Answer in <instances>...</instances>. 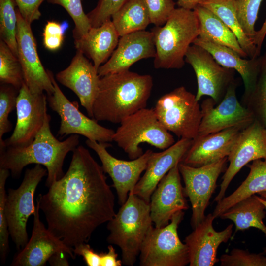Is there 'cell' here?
I'll return each instance as SVG.
<instances>
[{
  "label": "cell",
  "instance_id": "6",
  "mask_svg": "<svg viewBox=\"0 0 266 266\" xmlns=\"http://www.w3.org/2000/svg\"><path fill=\"white\" fill-rule=\"evenodd\" d=\"M113 136V141L131 160L144 153L139 145L146 143L165 150L174 142L172 135L160 122L153 109L144 108L124 119Z\"/></svg>",
  "mask_w": 266,
  "mask_h": 266
},
{
  "label": "cell",
  "instance_id": "19",
  "mask_svg": "<svg viewBox=\"0 0 266 266\" xmlns=\"http://www.w3.org/2000/svg\"><path fill=\"white\" fill-rule=\"evenodd\" d=\"M215 219L212 214H208L185 237L184 242L188 250L190 266H213L219 261L218 248L232 237L233 225L216 231L213 226Z\"/></svg>",
  "mask_w": 266,
  "mask_h": 266
},
{
  "label": "cell",
  "instance_id": "38",
  "mask_svg": "<svg viewBox=\"0 0 266 266\" xmlns=\"http://www.w3.org/2000/svg\"><path fill=\"white\" fill-rule=\"evenodd\" d=\"M10 174L9 170L0 168V255L4 264L9 252L8 226L5 214V201L7 193L5 185Z\"/></svg>",
  "mask_w": 266,
  "mask_h": 266
},
{
  "label": "cell",
  "instance_id": "13",
  "mask_svg": "<svg viewBox=\"0 0 266 266\" xmlns=\"http://www.w3.org/2000/svg\"><path fill=\"white\" fill-rule=\"evenodd\" d=\"M185 61L191 66L196 76V100L199 101L203 96H207L218 104L235 81V71L222 66L206 50L193 44L189 47Z\"/></svg>",
  "mask_w": 266,
  "mask_h": 266
},
{
  "label": "cell",
  "instance_id": "42",
  "mask_svg": "<svg viewBox=\"0 0 266 266\" xmlns=\"http://www.w3.org/2000/svg\"><path fill=\"white\" fill-rule=\"evenodd\" d=\"M45 47L51 51L59 49L64 40L63 32L61 25L55 21L46 23L43 33Z\"/></svg>",
  "mask_w": 266,
  "mask_h": 266
},
{
  "label": "cell",
  "instance_id": "35",
  "mask_svg": "<svg viewBox=\"0 0 266 266\" xmlns=\"http://www.w3.org/2000/svg\"><path fill=\"white\" fill-rule=\"evenodd\" d=\"M18 90L13 86L1 84L0 87V146L4 143V134L10 132L12 125L8 120L9 114L16 108Z\"/></svg>",
  "mask_w": 266,
  "mask_h": 266
},
{
  "label": "cell",
  "instance_id": "4",
  "mask_svg": "<svg viewBox=\"0 0 266 266\" xmlns=\"http://www.w3.org/2000/svg\"><path fill=\"white\" fill-rule=\"evenodd\" d=\"M156 48L155 68L180 69L186 54L199 36L200 26L194 10L175 8L166 23L151 31Z\"/></svg>",
  "mask_w": 266,
  "mask_h": 266
},
{
  "label": "cell",
  "instance_id": "18",
  "mask_svg": "<svg viewBox=\"0 0 266 266\" xmlns=\"http://www.w3.org/2000/svg\"><path fill=\"white\" fill-rule=\"evenodd\" d=\"M39 205L36 200L31 237L25 247L13 258L10 266H43L50 257L64 252L75 259L73 249L67 246L46 228L40 219Z\"/></svg>",
  "mask_w": 266,
  "mask_h": 266
},
{
  "label": "cell",
  "instance_id": "10",
  "mask_svg": "<svg viewBox=\"0 0 266 266\" xmlns=\"http://www.w3.org/2000/svg\"><path fill=\"white\" fill-rule=\"evenodd\" d=\"M54 86V91L48 95L47 102L51 109L59 115L61 121L58 134L64 137L69 134H79L88 139L99 142L113 141L115 131L103 127L95 119L81 112L77 102H71L57 84L52 73L48 70Z\"/></svg>",
  "mask_w": 266,
  "mask_h": 266
},
{
  "label": "cell",
  "instance_id": "9",
  "mask_svg": "<svg viewBox=\"0 0 266 266\" xmlns=\"http://www.w3.org/2000/svg\"><path fill=\"white\" fill-rule=\"evenodd\" d=\"M47 170L41 165H36L25 172L23 180L17 189L8 190L5 201V214L10 236L17 249L21 250L28 243L27 224L29 218L36 210L34 196Z\"/></svg>",
  "mask_w": 266,
  "mask_h": 266
},
{
  "label": "cell",
  "instance_id": "47",
  "mask_svg": "<svg viewBox=\"0 0 266 266\" xmlns=\"http://www.w3.org/2000/svg\"><path fill=\"white\" fill-rule=\"evenodd\" d=\"M65 254H67L64 252L56 253L50 257L48 262L52 266H68L69 262Z\"/></svg>",
  "mask_w": 266,
  "mask_h": 266
},
{
  "label": "cell",
  "instance_id": "12",
  "mask_svg": "<svg viewBox=\"0 0 266 266\" xmlns=\"http://www.w3.org/2000/svg\"><path fill=\"white\" fill-rule=\"evenodd\" d=\"M236 85L235 81L231 84L217 104L210 97L202 101L200 105L202 117L197 136L233 127H246L253 122L255 118L253 112L237 99Z\"/></svg>",
  "mask_w": 266,
  "mask_h": 266
},
{
  "label": "cell",
  "instance_id": "43",
  "mask_svg": "<svg viewBox=\"0 0 266 266\" xmlns=\"http://www.w3.org/2000/svg\"><path fill=\"white\" fill-rule=\"evenodd\" d=\"M23 19L31 24L41 16L39 6L44 0H14Z\"/></svg>",
  "mask_w": 266,
  "mask_h": 266
},
{
  "label": "cell",
  "instance_id": "39",
  "mask_svg": "<svg viewBox=\"0 0 266 266\" xmlns=\"http://www.w3.org/2000/svg\"><path fill=\"white\" fill-rule=\"evenodd\" d=\"M219 261L221 266H266V256L262 253H251L237 248L222 255Z\"/></svg>",
  "mask_w": 266,
  "mask_h": 266
},
{
  "label": "cell",
  "instance_id": "29",
  "mask_svg": "<svg viewBox=\"0 0 266 266\" xmlns=\"http://www.w3.org/2000/svg\"><path fill=\"white\" fill-rule=\"evenodd\" d=\"M265 210L263 204L254 195L236 203L219 217L234 223L235 228L232 236L239 231L254 227L262 231L266 237V226L263 221L265 217ZM262 253L266 254V247Z\"/></svg>",
  "mask_w": 266,
  "mask_h": 266
},
{
  "label": "cell",
  "instance_id": "3",
  "mask_svg": "<svg viewBox=\"0 0 266 266\" xmlns=\"http://www.w3.org/2000/svg\"><path fill=\"white\" fill-rule=\"evenodd\" d=\"M51 116L47 114L44 124L29 145L0 148V168L9 170L19 177L23 168L32 164L44 166L47 170L45 185L48 188L64 175L63 166L66 155L79 143L78 134L64 141L57 139L50 128Z\"/></svg>",
  "mask_w": 266,
  "mask_h": 266
},
{
  "label": "cell",
  "instance_id": "1",
  "mask_svg": "<svg viewBox=\"0 0 266 266\" xmlns=\"http://www.w3.org/2000/svg\"><path fill=\"white\" fill-rule=\"evenodd\" d=\"M72 153L66 172L36 200L47 229L73 249L88 243L95 230L116 213L114 195L102 166L82 145Z\"/></svg>",
  "mask_w": 266,
  "mask_h": 266
},
{
  "label": "cell",
  "instance_id": "27",
  "mask_svg": "<svg viewBox=\"0 0 266 266\" xmlns=\"http://www.w3.org/2000/svg\"><path fill=\"white\" fill-rule=\"evenodd\" d=\"M247 166L250 172L245 180L233 193L217 202L212 213L215 218L242 200L266 191V160H255Z\"/></svg>",
  "mask_w": 266,
  "mask_h": 266
},
{
  "label": "cell",
  "instance_id": "22",
  "mask_svg": "<svg viewBox=\"0 0 266 266\" xmlns=\"http://www.w3.org/2000/svg\"><path fill=\"white\" fill-rule=\"evenodd\" d=\"M156 48L151 32L141 30L120 37L110 58L98 69L100 77L129 70L135 62L143 59L155 58Z\"/></svg>",
  "mask_w": 266,
  "mask_h": 266
},
{
  "label": "cell",
  "instance_id": "36",
  "mask_svg": "<svg viewBox=\"0 0 266 266\" xmlns=\"http://www.w3.org/2000/svg\"><path fill=\"white\" fill-rule=\"evenodd\" d=\"M262 0H233L240 25L245 34L253 42L256 31L255 24Z\"/></svg>",
  "mask_w": 266,
  "mask_h": 266
},
{
  "label": "cell",
  "instance_id": "8",
  "mask_svg": "<svg viewBox=\"0 0 266 266\" xmlns=\"http://www.w3.org/2000/svg\"><path fill=\"white\" fill-rule=\"evenodd\" d=\"M184 216V211H179L166 226L150 228L141 247L140 266H185L189 264L187 246L181 241L177 232Z\"/></svg>",
  "mask_w": 266,
  "mask_h": 266
},
{
  "label": "cell",
  "instance_id": "32",
  "mask_svg": "<svg viewBox=\"0 0 266 266\" xmlns=\"http://www.w3.org/2000/svg\"><path fill=\"white\" fill-rule=\"evenodd\" d=\"M0 81L19 90L25 82L22 67L19 60L8 46L0 41Z\"/></svg>",
  "mask_w": 266,
  "mask_h": 266
},
{
  "label": "cell",
  "instance_id": "5",
  "mask_svg": "<svg viewBox=\"0 0 266 266\" xmlns=\"http://www.w3.org/2000/svg\"><path fill=\"white\" fill-rule=\"evenodd\" d=\"M152 222L150 203L130 192L107 226L110 231L107 241L120 248L124 265L132 266L135 263Z\"/></svg>",
  "mask_w": 266,
  "mask_h": 266
},
{
  "label": "cell",
  "instance_id": "16",
  "mask_svg": "<svg viewBox=\"0 0 266 266\" xmlns=\"http://www.w3.org/2000/svg\"><path fill=\"white\" fill-rule=\"evenodd\" d=\"M261 159L266 160V129L255 119L241 131L228 156L229 165L222 176L220 191L214 201L218 202L225 197L230 183L244 166Z\"/></svg>",
  "mask_w": 266,
  "mask_h": 266
},
{
  "label": "cell",
  "instance_id": "11",
  "mask_svg": "<svg viewBox=\"0 0 266 266\" xmlns=\"http://www.w3.org/2000/svg\"><path fill=\"white\" fill-rule=\"evenodd\" d=\"M228 157L205 166L194 167L182 162L178 168L185 186L184 193L192 206L191 224L194 229L205 217V212L217 186V179L225 171Z\"/></svg>",
  "mask_w": 266,
  "mask_h": 266
},
{
  "label": "cell",
  "instance_id": "25",
  "mask_svg": "<svg viewBox=\"0 0 266 266\" xmlns=\"http://www.w3.org/2000/svg\"><path fill=\"white\" fill-rule=\"evenodd\" d=\"M193 44L200 46L209 52L222 66L236 71L241 76L244 87L243 99L253 91L259 73L262 56L254 59L244 58L233 49L197 37Z\"/></svg>",
  "mask_w": 266,
  "mask_h": 266
},
{
  "label": "cell",
  "instance_id": "45",
  "mask_svg": "<svg viewBox=\"0 0 266 266\" xmlns=\"http://www.w3.org/2000/svg\"><path fill=\"white\" fill-rule=\"evenodd\" d=\"M101 266H121L122 261L117 259L118 255L113 247L110 245L108 246L106 253L101 252Z\"/></svg>",
  "mask_w": 266,
  "mask_h": 266
},
{
  "label": "cell",
  "instance_id": "15",
  "mask_svg": "<svg viewBox=\"0 0 266 266\" xmlns=\"http://www.w3.org/2000/svg\"><path fill=\"white\" fill-rule=\"evenodd\" d=\"M85 143L98 156L104 172L107 173L112 180L118 202L120 205H123L127 200L130 192L139 180L141 174L145 170L152 150L148 149L139 157L126 161L116 158L107 151V148L111 146L108 143L88 139Z\"/></svg>",
  "mask_w": 266,
  "mask_h": 266
},
{
  "label": "cell",
  "instance_id": "33",
  "mask_svg": "<svg viewBox=\"0 0 266 266\" xmlns=\"http://www.w3.org/2000/svg\"><path fill=\"white\" fill-rule=\"evenodd\" d=\"M255 118L266 129V51L262 56L259 73L255 87L244 100Z\"/></svg>",
  "mask_w": 266,
  "mask_h": 266
},
{
  "label": "cell",
  "instance_id": "2",
  "mask_svg": "<svg viewBox=\"0 0 266 266\" xmlns=\"http://www.w3.org/2000/svg\"><path fill=\"white\" fill-rule=\"evenodd\" d=\"M153 86L151 75L129 70L101 77L93 106V119L120 123L129 115L146 108Z\"/></svg>",
  "mask_w": 266,
  "mask_h": 266
},
{
  "label": "cell",
  "instance_id": "34",
  "mask_svg": "<svg viewBox=\"0 0 266 266\" xmlns=\"http://www.w3.org/2000/svg\"><path fill=\"white\" fill-rule=\"evenodd\" d=\"M14 0H0V36L18 57L17 16Z\"/></svg>",
  "mask_w": 266,
  "mask_h": 266
},
{
  "label": "cell",
  "instance_id": "44",
  "mask_svg": "<svg viewBox=\"0 0 266 266\" xmlns=\"http://www.w3.org/2000/svg\"><path fill=\"white\" fill-rule=\"evenodd\" d=\"M75 255L83 257L88 266H101V257L100 253L95 252L87 243H81L73 249Z\"/></svg>",
  "mask_w": 266,
  "mask_h": 266
},
{
  "label": "cell",
  "instance_id": "17",
  "mask_svg": "<svg viewBox=\"0 0 266 266\" xmlns=\"http://www.w3.org/2000/svg\"><path fill=\"white\" fill-rule=\"evenodd\" d=\"M16 39L18 58L21 65L25 83L33 94L54 91V86L47 70L44 69L38 56L35 38L31 24L22 17L18 9Z\"/></svg>",
  "mask_w": 266,
  "mask_h": 266
},
{
  "label": "cell",
  "instance_id": "21",
  "mask_svg": "<svg viewBox=\"0 0 266 266\" xmlns=\"http://www.w3.org/2000/svg\"><path fill=\"white\" fill-rule=\"evenodd\" d=\"M178 165L161 179L151 196L150 216L156 228L166 226L176 213L189 207Z\"/></svg>",
  "mask_w": 266,
  "mask_h": 266
},
{
  "label": "cell",
  "instance_id": "41",
  "mask_svg": "<svg viewBox=\"0 0 266 266\" xmlns=\"http://www.w3.org/2000/svg\"><path fill=\"white\" fill-rule=\"evenodd\" d=\"M148 11L151 23L155 26L164 25L174 9L173 0H143Z\"/></svg>",
  "mask_w": 266,
  "mask_h": 266
},
{
  "label": "cell",
  "instance_id": "28",
  "mask_svg": "<svg viewBox=\"0 0 266 266\" xmlns=\"http://www.w3.org/2000/svg\"><path fill=\"white\" fill-rule=\"evenodd\" d=\"M195 11L200 26L199 36L203 39L229 47L244 58H248L233 32L214 13L199 5Z\"/></svg>",
  "mask_w": 266,
  "mask_h": 266
},
{
  "label": "cell",
  "instance_id": "20",
  "mask_svg": "<svg viewBox=\"0 0 266 266\" xmlns=\"http://www.w3.org/2000/svg\"><path fill=\"white\" fill-rule=\"evenodd\" d=\"M57 80L78 97L89 117L93 119V106L97 96L100 77L98 69L77 50L70 65L56 75Z\"/></svg>",
  "mask_w": 266,
  "mask_h": 266
},
{
  "label": "cell",
  "instance_id": "37",
  "mask_svg": "<svg viewBox=\"0 0 266 266\" xmlns=\"http://www.w3.org/2000/svg\"><path fill=\"white\" fill-rule=\"evenodd\" d=\"M47 1L62 6L70 16L75 24L73 31L74 39L85 35L91 28L88 16L83 9L82 0H47Z\"/></svg>",
  "mask_w": 266,
  "mask_h": 266
},
{
  "label": "cell",
  "instance_id": "26",
  "mask_svg": "<svg viewBox=\"0 0 266 266\" xmlns=\"http://www.w3.org/2000/svg\"><path fill=\"white\" fill-rule=\"evenodd\" d=\"M120 36L112 20L97 27H91L83 36L74 39L77 50L91 59L96 69L111 56L119 42Z\"/></svg>",
  "mask_w": 266,
  "mask_h": 266
},
{
  "label": "cell",
  "instance_id": "49",
  "mask_svg": "<svg viewBox=\"0 0 266 266\" xmlns=\"http://www.w3.org/2000/svg\"><path fill=\"white\" fill-rule=\"evenodd\" d=\"M259 196H257L258 199L263 204L266 210V191L258 193Z\"/></svg>",
  "mask_w": 266,
  "mask_h": 266
},
{
  "label": "cell",
  "instance_id": "23",
  "mask_svg": "<svg viewBox=\"0 0 266 266\" xmlns=\"http://www.w3.org/2000/svg\"><path fill=\"white\" fill-rule=\"evenodd\" d=\"M191 139L180 138L160 152H152L145 172L131 191L147 202L159 182L174 166L181 162L192 144Z\"/></svg>",
  "mask_w": 266,
  "mask_h": 266
},
{
  "label": "cell",
  "instance_id": "31",
  "mask_svg": "<svg viewBox=\"0 0 266 266\" xmlns=\"http://www.w3.org/2000/svg\"><path fill=\"white\" fill-rule=\"evenodd\" d=\"M111 18L120 37L133 32L145 30L151 23L143 0H128Z\"/></svg>",
  "mask_w": 266,
  "mask_h": 266
},
{
  "label": "cell",
  "instance_id": "46",
  "mask_svg": "<svg viewBox=\"0 0 266 266\" xmlns=\"http://www.w3.org/2000/svg\"><path fill=\"white\" fill-rule=\"evenodd\" d=\"M266 35V17L260 29L256 31L253 42L257 48L259 54L264 38Z\"/></svg>",
  "mask_w": 266,
  "mask_h": 266
},
{
  "label": "cell",
  "instance_id": "40",
  "mask_svg": "<svg viewBox=\"0 0 266 266\" xmlns=\"http://www.w3.org/2000/svg\"><path fill=\"white\" fill-rule=\"evenodd\" d=\"M128 0H99L96 6L87 14L92 27L101 26L111 20Z\"/></svg>",
  "mask_w": 266,
  "mask_h": 266
},
{
  "label": "cell",
  "instance_id": "48",
  "mask_svg": "<svg viewBox=\"0 0 266 266\" xmlns=\"http://www.w3.org/2000/svg\"><path fill=\"white\" fill-rule=\"evenodd\" d=\"M204 0H177L179 7L189 10H194Z\"/></svg>",
  "mask_w": 266,
  "mask_h": 266
},
{
  "label": "cell",
  "instance_id": "7",
  "mask_svg": "<svg viewBox=\"0 0 266 266\" xmlns=\"http://www.w3.org/2000/svg\"><path fill=\"white\" fill-rule=\"evenodd\" d=\"M154 110L162 125L178 137L193 140L197 136L202 117L200 105L196 95L185 87L161 97Z\"/></svg>",
  "mask_w": 266,
  "mask_h": 266
},
{
  "label": "cell",
  "instance_id": "24",
  "mask_svg": "<svg viewBox=\"0 0 266 266\" xmlns=\"http://www.w3.org/2000/svg\"><path fill=\"white\" fill-rule=\"evenodd\" d=\"M245 127H235L202 136H197L181 162L199 167L228 157L241 131Z\"/></svg>",
  "mask_w": 266,
  "mask_h": 266
},
{
  "label": "cell",
  "instance_id": "30",
  "mask_svg": "<svg viewBox=\"0 0 266 266\" xmlns=\"http://www.w3.org/2000/svg\"><path fill=\"white\" fill-rule=\"evenodd\" d=\"M200 5L212 11L233 32L248 58L254 59L260 56L257 47L240 25L233 0H204Z\"/></svg>",
  "mask_w": 266,
  "mask_h": 266
},
{
  "label": "cell",
  "instance_id": "14",
  "mask_svg": "<svg viewBox=\"0 0 266 266\" xmlns=\"http://www.w3.org/2000/svg\"><path fill=\"white\" fill-rule=\"evenodd\" d=\"M47 98L44 93H32L24 82L17 98L15 129L0 148L30 144L44 124L47 114Z\"/></svg>",
  "mask_w": 266,
  "mask_h": 266
}]
</instances>
